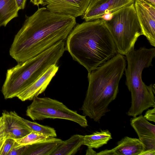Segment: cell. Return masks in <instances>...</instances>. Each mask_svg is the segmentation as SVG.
<instances>
[{"label":"cell","mask_w":155,"mask_h":155,"mask_svg":"<svg viewBox=\"0 0 155 155\" xmlns=\"http://www.w3.org/2000/svg\"><path fill=\"white\" fill-rule=\"evenodd\" d=\"M76 24L74 17L38 8L26 16L14 37L10 55L18 63L23 62L64 41Z\"/></svg>","instance_id":"6da1fadb"},{"label":"cell","mask_w":155,"mask_h":155,"mask_svg":"<svg viewBox=\"0 0 155 155\" xmlns=\"http://www.w3.org/2000/svg\"><path fill=\"white\" fill-rule=\"evenodd\" d=\"M67 38L65 50L88 73L118 53L115 44L103 18L77 25Z\"/></svg>","instance_id":"7a4b0ae2"},{"label":"cell","mask_w":155,"mask_h":155,"mask_svg":"<svg viewBox=\"0 0 155 155\" xmlns=\"http://www.w3.org/2000/svg\"><path fill=\"white\" fill-rule=\"evenodd\" d=\"M126 65L125 57L117 53L88 73V85L81 108L84 116L99 122L110 111L108 107L117 97Z\"/></svg>","instance_id":"3957f363"},{"label":"cell","mask_w":155,"mask_h":155,"mask_svg":"<svg viewBox=\"0 0 155 155\" xmlns=\"http://www.w3.org/2000/svg\"><path fill=\"white\" fill-rule=\"evenodd\" d=\"M125 55L127 64L124 70L125 83L131 97V105L127 114L134 117L150 107H155V84L147 86L142 79L143 69L152 66L155 48H133Z\"/></svg>","instance_id":"277c9868"},{"label":"cell","mask_w":155,"mask_h":155,"mask_svg":"<svg viewBox=\"0 0 155 155\" xmlns=\"http://www.w3.org/2000/svg\"><path fill=\"white\" fill-rule=\"evenodd\" d=\"M65 50L61 41L37 56L8 69L1 91L5 99L17 97L51 66L56 64Z\"/></svg>","instance_id":"5b68a950"},{"label":"cell","mask_w":155,"mask_h":155,"mask_svg":"<svg viewBox=\"0 0 155 155\" xmlns=\"http://www.w3.org/2000/svg\"><path fill=\"white\" fill-rule=\"evenodd\" d=\"M106 17L103 19L117 53L125 55L134 48L137 38L143 35L134 3L124 7Z\"/></svg>","instance_id":"8992f818"},{"label":"cell","mask_w":155,"mask_h":155,"mask_svg":"<svg viewBox=\"0 0 155 155\" xmlns=\"http://www.w3.org/2000/svg\"><path fill=\"white\" fill-rule=\"evenodd\" d=\"M32 100L26 110V115L32 120L59 119L74 122L83 127L88 125L85 116L70 109L58 100L48 97H38Z\"/></svg>","instance_id":"52a82bcc"},{"label":"cell","mask_w":155,"mask_h":155,"mask_svg":"<svg viewBox=\"0 0 155 155\" xmlns=\"http://www.w3.org/2000/svg\"><path fill=\"white\" fill-rule=\"evenodd\" d=\"M134 2L135 0H91L83 19L87 21L103 18Z\"/></svg>","instance_id":"ba28073f"},{"label":"cell","mask_w":155,"mask_h":155,"mask_svg":"<svg viewBox=\"0 0 155 155\" xmlns=\"http://www.w3.org/2000/svg\"><path fill=\"white\" fill-rule=\"evenodd\" d=\"M134 5L143 35L150 45L155 46V7L141 0H135Z\"/></svg>","instance_id":"9c48e42d"},{"label":"cell","mask_w":155,"mask_h":155,"mask_svg":"<svg viewBox=\"0 0 155 155\" xmlns=\"http://www.w3.org/2000/svg\"><path fill=\"white\" fill-rule=\"evenodd\" d=\"M91 0H43V6L54 13L75 18L83 15Z\"/></svg>","instance_id":"30bf717a"},{"label":"cell","mask_w":155,"mask_h":155,"mask_svg":"<svg viewBox=\"0 0 155 155\" xmlns=\"http://www.w3.org/2000/svg\"><path fill=\"white\" fill-rule=\"evenodd\" d=\"M56 64L51 66L35 81L23 91L17 97L21 101L32 100L43 92L58 70Z\"/></svg>","instance_id":"8fae6325"},{"label":"cell","mask_w":155,"mask_h":155,"mask_svg":"<svg viewBox=\"0 0 155 155\" xmlns=\"http://www.w3.org/2000/svg\"><path fill=\"white\" fill-rule=\"evenodd\" d=\"M130 124L143 144L144 150L155 149V125L150 123L141 114L131 118Z\"/></svg>","instance_id":"7c38bea8"},{"label":"cell","mask_w":155,"mask_h":155,"mask_svg":"<svg viewBox=\"0 0 155 155\" xmlns=\"http://www.w3.org/2000/svg\"><path fill=\"white\" fill-rule=\"evenodd\" d=\"M15 111H4L2 114L6 138H21L32 131L17 116Z\"/></svg>","instance_id":"4fadbf2b"},{"label":"cell","mask_w":155,"mask_h":155,"mask_svg":"<svg viewBox=\"0 0 155 155\" xmlns=\"http://www.w3.org/2000/svg\"><path fill=\"white\" fill-rule=\"evenodd\" d=\"M144 150V146L139 138L126 136L118 141L114 147L101 151L97 155H139Z\"/></svg>","instance_id":"5bb4252c"},{"label":"cell","mask_w":155,"mask_h":155,"mask_svg":"<svg viewBox=\"0 0 155 155\" xmlns=\"http://www.w3.org/2000/svg\"><path fill=\"white\" fill-rule=\"evenodd\" d=\"M62 141L58 138L48 137L45 140L26 145L23 155H51Z\"/></svg>","instance_id":"9a60e30c"},{"label":"cell","mask_w":155,"mask_h":155,"mask_svg":"<svg viewBox=\"0 0 155 155\" xmlns=\"http://www.w3.org/2000/svg\"><path fill=\"white\" fill-rule=\"evenodd\" d=\"M84 136L75 134L62 143L51 155H72L75 154L83 145Z\"/></svg>","instance_id":"2e32d148"},{"label":"cell","mask_w":155,"mask_h":155,"mask_svg":"<svg viewBox=\"0 0 155 155\" xmlns=\"http://www.w3.org/2000/svg\"><path fill=\"white\" fill-rule=\"evenodd\" d=\"M19 10L15 0H0V27L17 17Z\"/></svg>","instance_id":"e0dca14e"},{"label":"cell","mask_w":155,"mask_h":155,"mask_svg":"<svg viewBox=\"0 0 155 155\" xmlns=\"http://www.w3.org/2000/svg\"><path fill=\"white\" fill-rule=\"evenodd\" d=\"M112 139L111 134L108 130H101L84 136L83 145L88 147L98 149L107 144Z\"/></svg>","instance_id":"ac0fdd59"},{"label":"cell","mask_w":155,"mask_h":155,"mask_svg":"<svg viewBox=\"0 0 155 155\" xmlns=\"http://www.w3.org/2000/svg\"><path fill=\"white\" fill-rule=\"evenodd\" d=\"M17 116L32 131L36 132L48 137H56L57 133L54 128L41 125L36 122L30 121L21 117L18 114Z\"/></svg>","instance_id":"d6986e66"},{"label":"cell","mask_w":155,"mask_h":155,"mask_svg":"<svg viewBox=\"0 0 155 155\" xmlns=\"http://www.w3.org/2000/svg\"><path fill=\"white\" fill-rule=\"evenodd\" d=\"M48 137L36 132L32 131L25 137L15 140L21 145L26 146L45 140Z\"/></svg>","instance_id":"ffe728a7"},{"label":"cell","mask_w":155,"mask_h":155,"mask_svg":"<svg viewBox=\"0 0 155 155\" xmlns=\"http://www.w3.org/2000/svg\"><path fill=\"white\" fill-rule=\"evenodd\" d=\"M15 139L6 138L0 152V155H8L15 143Z\"/></svg>","instance_id":"44dd1931"},{"label":"cell","mask_w":155,"mask_h":155,"mask_svg":"<svg viewBox=\"0 0 155 155\" xmlns=\"http://www.w3.org/2000/svg\"><path fill=\"white\" fill-rule=\"evenodd\" d=\"M25 148L26 146L21 145L16 141L8 155H23Z\"/></svg>","instance_id":"7402d4cb"},{"label":"cell","mask_w":155,"mask_h":155,"mask_svg":"<svg viewBox=\"0 0 155 155\" xmlns=\"http://www.w3.org/2000/svg\"><path fill=\"white\" fill-rule=\"evenodd\" d=\"M148 121L155 122V107L153 109H148L143 116Z\"/></svg>","instance_id":"603a6c76"},{"label":"cell","mask_w":155,"mask_h":155,"mask_svg":"<svg viewBox=\"0 0 155 155\" xmlns=\"http://www.w3.org/2000/svg\"><path fill=\"white\" fill-rule=\"evenodd\" d=\"M6 138L4 121L2 116L0 117V141Z\"/></svg>","instance_id":"cb8c5ba5"},{"label":"cell","mask_w":155,"mask_h":155,"mask_svg":"<svg viewBox=\"0 0 155 155\" xmlns=\"http://www.w3.org/2000/svg\"><path fill=\"white\" fill-rule=\"evenodd\" d=\"M27 0H15L19 10L23 9L25 6Z\"/></svg>","instance_id":"d4e9b609"},{"label":"cell","mask_w":155,"mask_h":155,"mask_svg":"<svg viewBox=\"0 0 155 155\" xmlns=\"http://www.w3.org/2000/svg\"><path fill=\"white\" fill-rule=\"evenodd\" d=\"M139 155H155V149H151L145 150Z\"/></svg>","instance_id":"484cf974"},{"label":"cell","mask_w":155,"mask_h":155,"mask_svg":"<svg viewBox=\"0 0 155 155\" xmlns=\"http://www.w3.org/2000/svg\"><path fill=\"white\" fill-rule=\"evenodd\" d=\"M97 154V153L92 148L88 147L86 150V155H95Z\"/></svg>","instance_id":"4316f807"},{"label":"cell","mask_w":155,"mask_h":155,"mask_svg":"<svg viewBox=\"0 0 155 155\" xmlns=\"http://www.w3.org/2000/svg\"><path fill=\"white\" fill-rule=\"evenodd\" d=\"M30 1L34 5L38 6L39 5H43V0H30Z\"/></svg>","instance_id":"83f0119b"},{"label":"cell","mask_w":155,"mask_h":155,"mask_svg":"<svg viewBox=\"0 0 155 155\" xmlns=\"http://www.w3.org/2000/svg\"><path fill=\"white\" fill-rule=\"evenodd\" d=\"M144 2L155 7V0H141Z\"/></svg>","instance_id":"f1b7e54d"},{"label":"cell","mask_w":155,"mask_h":155,"mask_svg":"<svg viewBox=\"0 0 155 155\" xmlns=\"http://www.w3.org/2000/svg\"><path fill=\"white\" fill-rule=\"evenodd\" d=\"M5 139L0 141V152Z\"/></svg>","instance_id":"f546056e"}]
</instances>
